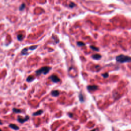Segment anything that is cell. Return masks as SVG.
<instances>
[{
    "label": "cell",
    "instance_id": "obj_1",
    "mask_svg": "<svg viewBox=\"0 0 131 131\" xmlns=\"http://www.w3.org/2000/svg\"><path fill=\"white\" fill-rule=\"evenodd\" d=\"M116 60L120 63L131 62V57L124 55H119L116 56Z\"/></svg>",
    "mask_w": 131,
    "mask_h": 131
},
{
    "label": "cell",
    "instance_id": "obj_2",
    "mask_svg": "<svg viewBox=\"0 0 131 131\" xmlns=\"http://www.w3.org/2000/svg\"><path fill=\"white\" fill-rule=\"evenodd\" d=\"M51 69V68L49 67H44L41 68V69L37 70V71H36L35 73L37 75H40L41 74H44L45 75L48 73Z\"/></svg>",
    "mask_w": 131,
    "mask_h": 131
},
{
    "label": "cell",
    "instance_id": "obj_3",
    "mask_svg": "<svg viewBox=\"0 0 131 131\" xmlns=\"http://www.w3.org/2000/svg\"><path fill=\"white\" fill-rule=\"evenodd\" d=\"M49 79H51L53 82L55 83H57L60 81V79H59V78H58L56 75H51V76L49 77Z\"/></svg>",
    "mask_w": 131,
    "mask_h": 131
},
{
    "label": "cell",
    "instance_id": "obj_4",
    "mask_svg": "<svg viewBox=\"0 0 131 131\" xmlns=\"http://www.w3.org/2000/svg\"><path fill=\"white\" fill-rule=\"evenodd\" d=\"M98 87L96 85H92V86H88L87 87L88 90L89 91H94L97 90Z\"/></svg>",
    "mask_w": 131,
    "mask_h": 131
},
{
    "label": "cell",
    "instance_id": "obj_5",
    "mask_svg": "<svg viewBox=\"0 0 131 131\" xmlns=\"http://www.w3.org/2000/svg\"><path fill=\"white\" fill-rule=\"evenodd\" d=\"M29 116H27L25 117V118H21L20 117H19L18 119V120L19 122H20L21 124H23L24 122H25V121H27L29 119Z\"/></svg>",
    "mask_w": 131,
    "mask_h": 131
},
{
    "label": "cell",
    "instance_id": "obj_6",
    "mask_svg": "<svg viewBox=\"0 0 131 131\" xmlns=\"http://www.w3.org/2000/svg\"><path fill=\"white\" fill-rule=\"evenodd\" d=\"M92 57L94 60H98L101 58V55H100V54H96L93 55L92 56Z\"/></svg>",
    "mask_w": 131,
    "mask_h": 131
},
{
    "label": "cell",
    "instance_id": "obj_7",
    "mask_svg": "<svg viewBox=\"0 0 131 131\" xmlns=\"http://www.w3.org/2000/svg\"><path fill=\"white\" fill-rule=\"evenodd\" d=\"M59 94H60L59 91L57 90H54L51 92V95L53 96H55V97L58 96V95H59Z\"/></svg>",
    "mask_w": 131,
    "mask_h": 131
},
{
    "label": "cell",
    "instance_id": "obj_8",
    "mask_svg": "<svg viewBox=\"0 0 131 131\" xmlns=\"http://www.w3.org/2000/svg\"><path fill=\"white\" fill-rule=\"evenodd\" d=\"M9 127L11 128V129L15 130H18L19 129V127L17 126V125L14 124H10L9 125Z\"/></svg>",
    "mask_w": 131,
    "mask_h": 131
},
{
    "label": "cell",
    "instance_id": "obj_9",
    "mask_svg": "<svg viewBox=\"0 0 131 131\" xmlns=\"http://www.w3.org/2000/svg\"><path fill=\"white\" fill-rule=\"evenodd\" d=\"M43 113V110H38L37 111V112H36L35 113H34L33 114V116H37V115H41V114Z\"/></svg>",
    "mask_w": 131,
    "mask_h": 131
},
{
    "label": "cell",
    "instance_id": "obj_10",
    "mask_svg": "<svg viewBox=\"0 0 131 131\" xmlns=\"http://www.w3.org/2000/svg\"><path fill=\"white\" fill-rule=\"evenodd\" d=\"M79 100L82 102L84 101V97H83V95L82 93H80L79 95Z\"/></svg>",
    "mask_w": 131,
    "mask_h": 131
},
{
    "label": "cell",
    "instance_id": "obj_11",
    "mask_svg": "<svg viewBox=\"0 0 131 131\" xmlns=\"http://www.w3.org/2000/svg\"><path fill=\"white\" fill-rule=\"evenodd\" d=\"M29 48H24L23 50H22V52H21V53L23 55H26L27 54V53L28 51V50Z\"/></svg>",
    "mask_w": 131,
    "mask_h": 131
},
{
    "label": "cell",
    "instance_id": "obj_12",
    "mask_svg": "<svg viewBox=\"0 0 131 131\" xmlns=\"http://www.w3.org/2000/svg\"><path fill=\"white\" fill-rule=\"evenodd\" d=\"M13 111L15 113H19L22 112V111H21V110L18 109H16V108H13Z\"/></svg>",
    "mask_w": 131,
    "mask_h": 131
},
{
    "label": "cell",
    "instance_id": "obj_13",
    "mask_svg": "<svg viewBox=\"0 0 131 131\" xmlns=\"http://www.w3.org/2000/svg\"><path fill=\"white\" fill-rule=\"evenodd\" d=\"M33 79H34V77H33L32 76H29L28 77L27 79V81L28 82H30L32 81Z\"/></svg>",
    "mask_w": 131,
    "mask_h": 131
},
{
    "label": "cell",
    "instance_id": "obj_14",
    "mask_svg": "<svg viewBox=\"0 0 131 131\" xmlns=\"http://www.w3.org/2000/svg\"><path fill=\"white\" fill-rule=\"evenodd\" d=\"M17 38H18V40L19 41H22V40H23V35H22V34H19L17 36Z\"/></svg>",
    "mask_w": 131,
    "mask_h": 131
},
{
    "label": "cell",
    "instance_id": "obj_15",
    "mask_svg": "<svg viewBox=\"0 0 131 131\" xmlns=\"http://www.w3.org/2000/svg\"><path fill=\"white\" fill-rule=\"evenodd\" d=\"M90 48H91L92 49V50H94V51H99V48H97V47H94V46H90Z\"/></svg>",
    "mask_w": 131,
    "mask_h": 131
},
{
    "label": "cell",
    "instance_id": "obj_16",
    "mask_svg": "<svg viewBox=\"0 0 131 131\" xmlns=\"http://www.w3.org/2000/svg\"><path fill=\"white\" fill-rule=\"evenodd\" d=\"M77 45L79 46H83L85 45V43H83L82 42H81V41H80V42H78L77 43Z\"/></svg>",
    "mask_w": 131,
    "mask_h": 131
},
{
    "label": "cell",
    "instance_id": "obj_17",
    "mask_svg": "<svg viewBox=\"0 0 131 131\" xmlns=\"http://www.w3.org/2000/svg\"><path fill=\"white\" fill-rule=\"evenodd\" d=\"M37 46H32L29 48L30 50H34L35 48H37Z\"/></svg>",
    "mask_w": 131,
    "mask_h": 131
},
{
    "label": "cell",
    "instance_id": "obj_18",
    "mask_svg": "<svg viewBox=\"0 0 131 131\" xmlns=\"http://www.w3.org/2000/svg\"><path fill=\"white\" fill-rule=\"evenodd\" d=\"M25 6V4H22V5H21V6L20 8H19V9H20V10H23V9H24Z\"/></svg>",
    "mask_w": 131,
    "mask_h": 131
},
{
    "label": "cell",
    "instance_id": "obj_19",
    "mask_svg": "<svg viewBox=\"0 0 131 131\" xmlns=\"http://www.w3.org/2000/svg\"><path fill=\"white\" fill-rule=\"evenodd\" d=\"M102 75V76L104 77H105V78H107V77H108L109 76V74L107 73L103 74Z\"/></svg>",
    "mask_w": 131,
    "mask_h": 131
},
{
    "label": "cell",
    "instance_id": "obj_20",
    "mask_svg": "<svg viewBox=\"0 0 131 131\" xmlns=\"http://www.w3.org/2000/svg\"><path fill=\"white\" fill-rule=\"evenodd\" d=\"M74 6H75V4L74 3H72L70 4V7L71 8H73Z\"/></svg>",
    "mask_w": 131,
    "mask_h": 131
},
{
    "label": "cell",
    "instance_id": "obj_21",
    "mask_svg": "<svg viewBox=\"0 0 131 131\" xmlns=\"http://www.w3.org/2000/svg\"><path fill=\"white\" fill-rule=\"evenodd\" d=\"M2 124V121H1V120H0V124Z\"/></svg>",
    "mask_w": 131,
    "mask_h": 131
},
{
    "label": "cell",
    "instance_id": "obj_22",
    "mask_svg": "<svg viewBox=\"0 0 131 131\" xmlns=\"http://www.w3.org/2000/svg\"><path fill=\"white\" fill-rule=\"evenodd\" d=\"M0 131H1V129H0Z\"/></svg>",
    "mask_w": 131,
    "mask_h": 131
}]
</instances>
